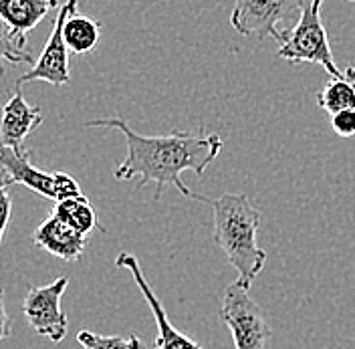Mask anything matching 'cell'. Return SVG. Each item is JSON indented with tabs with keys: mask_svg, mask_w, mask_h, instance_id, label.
<instances>
[{
	"mask_svg": "<svg viewBox=\"0 0 355 349\" xmlns=\"http://www.w3.org/2000/svg\"><path fill=\"white\" fill-rule=\"evenodd\" d=\"M59 0H0V17L15 31L28 35L49 12L57 8Z\"/></svg>",
	"mask_w": 355,
	"mask_h": 349,
	"instance_id": "7c38bea8",
	"label": "cell"
},
{
	"mask_svg": "<svg viewBox=\"0 0 355 349\" xmlns=\"http://www.w3.org/2000/svg\"><path fill=\"white\" fill-rule=\"evenodd\" d=\"M67 287L69 277H59L53 283L33 287L22 301V313L28 325L53 343H61L67 335V315L61 307Z\"/></svg>",
	"mask_w": 355,
	"mask_h": 349,
	"instance_id": "5b68a950",
	"label": "cell"
},
{
	"mask_svg": "<svg viewBox=\"0 0 355 349\" xmlns=\"http://www.w3.org/2000/svg\"><path fill=\"white\" fill-rule=\"evenodd\" d=\"M321 6L323 0H301L299 21L291 31L283 33L277 55L288 63L321 65L331 77H343V71L333 59L327 31L321 21Z\"/></svg>",
	"mask_w": 355,
	"mask_h": 349,
	"instance_id": "3957f363",
	"label": "cell"
},
{
	"mask_svg": "<svg viewBox=\"0 0 355 349\" xmlns=\"http://www.w3.org/2000/svg\"><path fill=\"white\" fill-rule=\"evenodd\" d=\"M317 105L327 113L355 110V89L345 77H331V81L317 93Z\"/></svg>",
	"mask_w": 355,
	"mask_h": 349,
	"instance_id": "2e32d148",
	"label": "cell"
},
{
	"mask_svg": "<svg viewBox=\"0 0 355 349\" xmlns=\"http://www.w3.org/2000/svg\"><path fill=\"white\" fill-rule=\"evenodd\" d=\"M0 178L8 186L22 184L33 192L57 202V172H43L33 166L28 150H17L0 142Z\"/></svg>",
	"mask_w": 355,
	"mask_h": 349,
	"instance_id": "9c48e42d",
	"label": "cell"
},
{
	"mask_svg": "<svg viewBox=\"0 0 355 349\" xmlns=\"http://www.w3.org/2000/svg\"><path fill=\"white\" fill-rule=\"evenodd\" d=\"M67 49L75 55H87L91 51H95V46L99 43L101 37V24L97 21H93L91 17L81 15L79 10L71 12L67 17L65 28Z\"/></svg>",
	"mask_w": 355,
	"mask_h": 349,
	"instance_id": "4fadbf2b",
	"label": "cell"
},
{
	"mask_svg": "<svg viewBox=\"0 0 355 349\" xmlns=\"http://www.w3.org/2000/svg\"><path fill=\"white\" fill-rule=\"evenodd\" d=\"M77 8H79V0H67L65 4L59 8L55 22H53V31L49 35V41L44 44L41 57L35 61L31 71H26L17 81V85L31 83V81H44V83L61 87V85H67L71 81L69 49H67L63 28H65L67 17L71 12H75Z\"/></svg>",
	"mask_w": 355,
	"mask_h": 349,
	"instance_id": "8992f818",
	"label": "cell"
},
{
	"mask_svg": "<svg viewBox=\"0 0 355 349\" xmlns=\"http://www.w3.org/2000/svg\"><path fill=\"white\" fill-rule=\"evenodd\" d=\"M77 341L83 349H146L141 339L132 333V335H99L93 331H79Z\"/></svg>",
	"mask_w": 355,
	"mask_h": 349,
	"instance_id": "e0dca14e",
	"label": "cell"
},
{
	"mask_svg": "<svg viewBox=\"0 0 355 349\" xmlns=\"http://www.w3.org/2000/svg\"><path fill=\"white\" fill-rule=\"evenodd\" d=\"M8 184L0 178V244L4 239L6 226L10 222V214H12V198L8 194Z\"/></svg>",
	"mask_w": 355,
	"mask_h": 349,
	"instance_id": "d6986e66",
	"label": "cell"
},
{
	"mask_svg": "<svg viewBox=\"0 0 355 349\" xmlns=\"http://www.w3.org/2000/svg\"><path fill=\"white\" fill-rule=\"evenodd\" d=\"M250 284L241 279L230 283L224 291L220 319L232 333L236 349H265L270 329L266 325L261 307L250 297Z\"/></svg>",
	"mask_w": 355,
	"mask_h": 349,
	"instance_id": "277c9868",
	"label": "cell"
},
{
	"mask_svg": "<svg viewBox=\"0 0 355 349\" xmlns=\"http://www.w3.org/2000/svg\"><path fill=\"white\" fill-rule=\"evenodd\" d=\"M87 128H107L123 133L128 144L125 160L113 170L115 180H132L141 178L137 190L146 184H155V200L162 198L164 186L172 184L186 198H198L200 202H208L210 198L192 194V190L184 184L182 174L192 170L202 178L208 166L218 158L222 142L220 135L194 131H172L168 135H141L133 131L125 119L121 117H107V119H93L85 124Z\"/></svg>",
	"mask_w": 355,
	"mask_h": 349,
	"instance_id": "6da1fadb",
	"label": "cell"
},
{
	"mask_svg": "<svg viewBox=\"0 0 355 349\" xmlns=\"http://www.w3.org/2000/svg\"><path fill=\"white\" fill-rule=\"evenodd\" d=\"M12 335V327H10V317L6 313L4 307V289L0 287V341L8 339Z\"/></svg>",
	"mask_w": 355,
	"mask_h": 349,
	"instance_id": "ffe728a7",
	"label": "cell"
},
{
	"mask_svg": "<svg viewBox=\"0 0 355 349\" xmlns=\"http://www.w3.org/2000/svg\"><path fill=\"white\" fill-rule=\"evenodd\" d=\"M347 2H355V0H347Z\"/></svg>",
	"mask_w": 355,
	"mask_h": 349,
	"instance_id": "7402d4cb",
	"label": "cell"
},
{
	"mask_svg": "<svg viewBox=\"0 0 355 349\" xmlns=\"http://www.w3.org/2000/svg\"><path fill=\"white\" fill-rule=\"evenodd\" d=\"M331 128L339 137H352V135H355V110L333 113Z\"/></svg>",
	"mask_w": 355,
	"mask_h": 349,
	"instance_id": "ac0fdd59",
	"label": "cell"
},
{
	"mask_svg": "<svg viewBox=\"0 0 355 349\" xmlns=\"http://www.w3.org/2000/svg\"><path fill=\"white\" fill-rule=\"evenodd\" d=\"M35 244L46 250L49 255L63 259V261H77L85 253L87 237L71 228L61 219L51 214L41 222V226L35 230Z\"/></svg>",
	"mask_w": 355,
	"mask_h": 349,
	"instance_id": "8fae6325",
	"label": "cell"
},
{
	"mask_svg": "<svg viewBox=\"0 0 355 349\" xmlns=\"http://www.w3.org/2000/svg\"><path fill=\"white\" fill-rule=\"evenodd\" d=\"M210 204L214 208V242L236 269L239 279L252 284L266 262V253L257 242L261 212L246 194H222Z\"/></svg>",
	"mask_w": 355,
	"mask_h": 349,
	"instance_id": "7a4b0ae2",
	"label": "cell"
},
{
	"mask_svg": "<svg viewBox=\"0 0 355 349\" xmlns=\"http://www.w3.org/2000/svg\"><path fill=\"white\" fill-rule=\"evenodd\" d=\"M115 266L128 269V271L132 273L133 281L139 287L144 299H146L148 305H150V311H152V315H154L155 319V325H157V337H155L154 341L155 349H204L200 343H196L192 337L180 333V331L172 325V321H170V317H168V313H166V307L162 305V301L157 299L154 289H152L150 283L146 281V277H144V273H141V266H139V262H137V259H135L133 255H130V253H119L117 259H115Z\"/></svg>",
	"mask_w": 355,
	"mask_h": 349,
	"instance_id": "ba28073f",
	"label": "cell"
},
{
	"mask_svg": "<svg viewBox=\"0 0 355 349\" xmlns=\"http://www.w3.org/2000/svg\"><path fill=\"white\" fill-rule=\"evenodd\" d=\"M343 77L349 81V85L355 89V67L354 65H347L343 69Z\"/></svg>",
	"mask_w": 355,
	"mask_h": 349,
	"instance_id": "44dd1931",
	"label": "cell"
},
{
	"mask_svg": "<svg viewBox=\"0 0 355 349\" xmlns=\"http://www.w3.org/2000/svg\"><path fill=\"white\" fill-rule=\"evenodd\" d=\"M299 6L301 0H234L230 24L243 37H272L281 43L285 31H279V22Z\"/></svg>",
	"mask_w": 355,
	"mask_h": 349,
	"instance_id": "52a82bcc",
	"label": "cell"
},
{
	"mask_svg": "<svg viewBox=\"0 0 355 349\" xmlns=\"http://www.w3.org/2000/svg\"><path fill=\"white\" fill-rule=\"evenodd\" d=\"M43 124V111L37 105H28L21 85L10 93V99L0 105V142L4 146L26 150L24 139Z\"/></svg>",
	"mask_w": 355,
	"mask_h": 349,
	"instance_id": "30bf717a",
	"label": "cell"
},
{
	"mask_svg": "<svg viewBox=\"0 0 355 349\" xmlns=\"http://www.w3.org/2000/svg\"><path fill=\"white\" fill-rule=\"evenodd\" d=\"M57 219H61L65 224H69L71 228H75L77 232L81 235H91L95 228H97V214H95V208L91 206L85 194L75 198H67L57 202L55 206V212H53Z\"/></svg>",
	"mask_w": 355,
	"mask_h": 349,
	"instance_id": "5bb4252c",
	"label": "cell"
},
{
	"mask_svg": "<svg viewBox=\"0 0 355 349\" xmlns=\"http://www.w3.org/2000/svg\"><path fill=\"white\" fill-rule=\"evenodd\" d=\"M6 63L8 65H19V63L35 65L33 55L26 49V35L15 31L0 17V77L6 73Z\"/></svg>",
	"mask_w": 355,
	"mask_h": 349,
	"instance_id": "9a60e30c",
	"label": "cell"
}]
</instances>
